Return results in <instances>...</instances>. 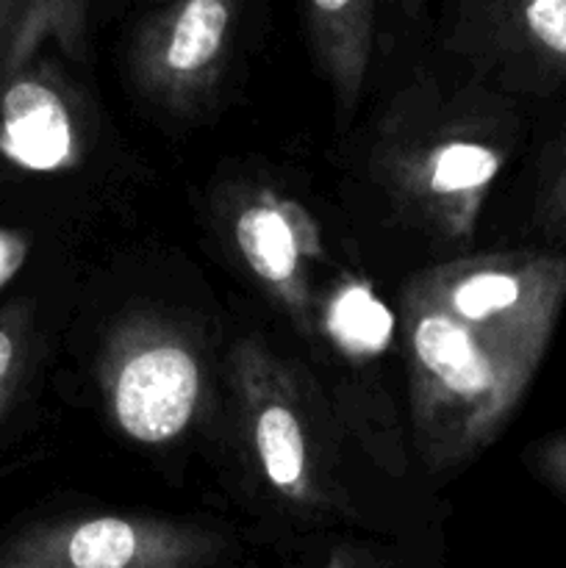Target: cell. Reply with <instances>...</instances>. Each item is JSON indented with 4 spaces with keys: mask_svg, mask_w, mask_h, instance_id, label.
<instances>
[{
    "mask_svg": "<svg viewBox=\"0 0 566 568\" xmlns=\"http://www.w3.org/2000/svg\"><path fill=\"white\" fill-rule=\"evenodd\" d=\"M327 327L350 353H381L392 338V311L364 286H350L333 300Z\"/></svg>",
    "mask_w": 566,
    "mask_h": 568,
    "instance_id": "5",
    "label": "cell"
},
{
    "mask_svg": "<svg viewBox=\"0 0 566 568\" xmlns=\"http://www.w3.org/2000/svg\"><path fill=\"white\" fill-rule=\"evenodd\" d=\"M6 14H9V6L0 3V31H3V22H6Z\"/></svg>",
    "mask_w": 566,
    "mask_h": 568,
    "instance_id": "15",
    "label": "cell"
},
{
    "mask_svg": "<svg viewBox=\"0 0 566 568\" xmlns=\"http://www.w3.org/2000/svg\"><path fill=\"white\" fill-rule=\"evenodd\" d=\"M499 170V159L481 144H449L438 153L433 166V189L436 192H464L483 186Z\"/></svg>",
    "mask_w": 566,
    "mask_h": 568,
    "instance_id": "8",
    "label": "cell"
},
{
    "mask_svg": "<svg viewBox=\"0 0 566 568\" xmlns=\"http://www.w3.org/2000/svg\"><path fill=\"white\" fill-rule=\"evenodd\" d=\"M20 258H22V244L17 242V239L0 233V283L9 281L11 272H14L17 264H20Z\"/></svg>",
    "mask_w": 566,
    "mask_h": 568,
    "instance_id": "12",
    "label": "cell"
},
{
    "mask_svg": "<svg viewBox=\"0 0 566 568\" xmlns=\"http://www.w3.org/2000/svg\"><path fill=\"white\" fill-rule=\"evenodd\" d=\"M228 28V6L220 0H192L181 11L172 31L166 61L172 70L192 72L209 64L222 44Z\"/></svg>",
    "mask_w": 566,
    "mask_h": 568,
    "instance_id": "6",
    "label": "cell"
},
{
    "mask_svg": "<svg viewBox=\"0 0 566 568\" xmlns=\"http://www.w3.org/2000/svg\"><path fill=\"white\" fill-rule=\"evenodd\" d=\"M17 355H20V349H17L14 331L0 325V399H3L6 383H9V377L17 369Z\"/></svg>",
    "mask_w": 566,
    "mask_h": 568,
    "instance_id": "11",
    "label": "cell"
},
{
    "mask_svg": "<svg viewBox=\"0 0 566 568\" xmlns=\"http://www.w3.org/2000/svg\"><path fill=\"white\" fill-rule=\"evenodd\" d=\"M525 20L544 48L566 55V0H533L525 9Z\"/></svg>",
    "mask_w": 566,
    "mask_h": 568,
    "instance_id": "10",
    "label": "cell"
},
{
    "mask_svg": "<svg viewBox=\"0 0 566 568\" xmlns=\"http://www.w3.org/2000/svg\"><path fill=\"white\" fill-rule=\"evenodd\" d=\"M414 347L422 364L455 394L481 397L494 386V372L475 338L449 316L433 314L416 325Z\"/></svg>",
    "mask_w": 566,
    "mask_h": 568,
    "instance_id": "3",
    "label": "cell"
},
{
    "mask_svg": "<svg viewBox=\"0 0 566 568\" xmlns=\"http://www.w3.org/2000/svg\"><path fill=\"white\" fill-rule=\"evenodd\" d=\"M70 116L42 83L22 81L3 98V148L31 170H55L70 155Z\"/></svg>",
    "mask_w": 566,
    "mask_h": 568,
    "instance_id": "2",
    "label": "cell"
},
{
    "mask_svg": "<svg viewBox=\"0 0 566 568\" xmlns=\"http://www.w3.org/2000/svg\"><path fill=\"white\" fill-rule=\"evenodd\" d=\"M519 300V277L508 275V272H477L455 288L453 303L469 320H486V316L516 308Z\"/></svg>",
    "mask_w": 566,
    "mask_h": 568,
    "instance_id": "9",
    "label": "cell"
},
{
    "mask_svg": "<svg viewBox=\"0 0 566 568\" xmlns=\"http://www.w3.org/2000/svg\"><path fill=\"white\" fill-rule=\"evenodd\" d=\"M255 444H259V455L264 460L266 477L275 483L277 488H294L303 475V433H300L297 419L292 410L272 405L259 416L255 425Z\"/></svg>",
    "mask_w": 566,
    "mask_h": 568,
    "instance_id": "7",
    "label": "cell"
},
{
    "mask_svg": "<svg viewBox=\"0 0 566 568\" xmlns=\"http://www.w3.org/2000/svg\"><path fill=\"white\" fill-rule=\"evenodd\" d=\"M316 9L320 11H344L347 3H338V0H316Z\"/></svg>",
    "mask_w": 566,
    "mask_h": 568,
    "instance_id": "13",
    "label": "cell"
},
{
    "mask_svg": "<svg viewBox=\"0 0 566 568\" xmlns=\"http://www.w3.org/2000/svg\"><path fill=\"white\" fill-rule=\"evenodd\" d=\"M558 466H560V471H564V477H566V442L560 444V449H558Z\"/></svg>",
    "mask_w": 566,
    "mask_h": 568,
    "instance_id": "14",
    "label": "cell"
},
{
    "mask_svg": "<svg viewBox=\"0 0 566 568\" xmlns=\"http://www.w3.org/2000/svg\"><path fill=\"white\" fill-rule=\"evenodd\" d=\"M236 242L255 275L270 283H283L292 277L297 264V244L277 209L255 205L244 211L236 222Z\"/></svg>",
    "mask_w": 566,
    "mask_h": 568,
    "instance_id": "4",
    "label": "cell"
},
{
    "mask_svg": "<svg viewBox=\"0 0 566 568\" xmlns=\"http://www.w3.org/2000/svg\"><path fill=\"white\" fill-rule=\"evenodd\" d=\"M198 366L178 347H155L128 361L117 381L120 427L144 444L175 438L189 425L198 403Z\"/></svg>",
    "mask_w": 566,
    "mask_h": 568,
    "instance_id": "1",
    "label": "cell"
}]
</instances>
